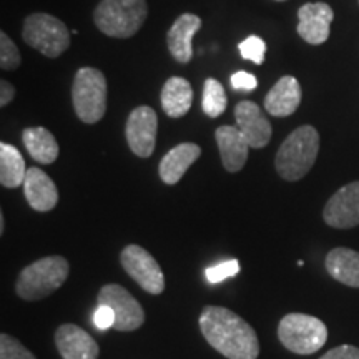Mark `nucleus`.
Listing matches in <instances>:
<instances>
[{"instance_id":"obj_1","label":"nucleus","mask_w":359,"mask_h":359,"mask_svg":"<svg viewBox=\"0 0 359 359\" xmlns=\"http://www.w3.org/2000/svg\"><path fill=\"white\" fill-rule=\"evenodd\" d=\"M200 330L210 346L228 359H257L259 341L255 330L231 309L206 306L200 314Z\"/></svg>"},{"instance_id":"obj_2","label":"nucleus","mask_w":359,"mask_h":359,"mask_svg":"<svg viewBox=\"0 0 359 359\" xmlns=\"http://www.w3.org/2000/svg\"><path fill=\"white\" fill-rule=\"evenodd\" d=\"M320 151V133L311 125H303L288 135L276 154V170L286 182L304 178Z\"/></svg>"},{"instance_id":"obj_3","label":"nucleus","mask_w":359,"mask_h":359,"mask_svg":"<svg viewBox=\"0 0 359 359\" xmlns=\"http://www.w3.org/2000/svg\"><path fill=\"white\" fill-rule=\"evenodd\" d=\"M70 273V264L64 257H45L20 271L17 280V294L27 302L47 298L64 285Z\"/></svg>"},{"instance_id":"obj_4","label":"nucleus","mask_w":359,"mask_h":359,"mask_svg":"<svg viewBox=\"0 0 359 359\" xmlns=\"http://www.w3.org/2000/svg\"><path fill=\"white\" fill-rule=\"evenodd\" d=\"M147 15L145 0H102L93 12V20L109 37L128 39L142 29Z\"/></svg>"},{"instance_id":"obj_5","label":"nucleus","mask_w":359,"mask_h":359,"mask_svg":"<svg viewBox=\"0 0 359 359\" xmlns=\"http://www.w3.org/2000/svg\"><path fill=\"white\" fill-rule=\"evenodd\" d=\"M72 102L83 123L100 122L107 111V79L93 67H82L74 79Z\"/></svg>"},{"instance_id":"obj_6","label":"nucleus","mask_w":359,"mask_h":359,"mask_svg":"<svg viewBox=\"0 0 359 359\" xmlns=\"http://www.w3.org/2000/svg\"><path fill=\"white\" fill-rule=\"evenodd\" d=\"M278 338L291 353L313 354L326 344L327 327L309 314L290 313L278 325Z\"/></svg>"},{"instance_id":"obj_7","label":"nucleus","mask_w":359,"mask_h":359,"mask_svg":"<svg viewBox=\"0 0 359 359\" xmlns=\"http://www.w3.org/2000/svg\"><path fill=\"white\" fill-rule=\"evenodd\" d=\"M22 37L25 43L48 58H57L70 47L67 25L48 13H32L24 22Z\"/></svg>"},{"instance_id":"obj_8","label":"nucleus","mask_w":359,"mask_h":359,"mask_svg":"<svg viewBox=\"0 0 359 359\" xmlns=\"http://www.w3.org/2000/svg\"><path fill=\"white\" fill-rule=\"evenodd\" d=\"M122 266L147 293L161 294L165 276L156 259L140 245H128L122 251Z\"/></svg>"},{"instance_id":"obj_9","label":"nucleus","mask_w":359,"mask_h":359,"mask_svg":"<svg viewBox=\"0 0 359 359\" xmlns=\"http://www.w3.org/2000/svg\"><path fill=\"white\" fill-rule=\"evenodd\" d=\"M98 304H107L115 313L116 331H135L145 323L142 304L120 285H105L98 293Z\"/></svg>"},{"instance_id":"obj_10","label":"nucleus","mask_w":359,"mask_h":359,"mask_svg":"<svg viewBox=\"0 0 359 359\" xmlns=\"http://www.w3.org/2000/svg\"><path fill=\"white\" fill-rule=\"evenodd\" d=\"M156 128H158V118L155 110L147 105L137 107L130 114L125 128L130 150L140 158L151 156L156 143Z\"/></svg>"},{"instance_id":"obj_11","label":"nucleus","mask_w":359,"mask_h":359,"mask_svg":"<svg viewBox=\"0 0 359 359\" xmlns=\"http://www.w3.org/2000/svg\"><path fill=\"white\" fill-rule=\"evenodd\" d=\"M326 224L339 230H348L359 224V182H353L339 188L327 200L323 212Z\"/></svg>"},{"instance_id":"obj_12","label":"nucleus","mask_w":359,"mask_h":359,"mask_svg":"<svg viewBox=\"0 0 359 359\" xmlns=\"http://www.w3.org/2000/svg\"><path fill=\"white\" fill-rule=\"evenodd\" d=\"M298 34L304 42L321 45L330 39L334 12L325 2H308L298 11Z\"/></svg>"},{"instance_id":"obj_13","label":"nucleus","mask_w":359,"mask_h":359,"mask_svg":"<svg viewBox=\"0 0 359 359\" xmlns=\"http://www.w3.org/2000/svg\"><path fill=\"white\" fill-rule=\"evenodd\" d=\"M236 127L251 148H264L271 140V125L255 102H240L235 109Z\"/></svg>"},{"instance_id":"obj_14","label":"nucleus","mask_w":359,"mask_h":359,"mask_svg":"<svg viewBox=\"0 0 359 359\" xmlns=\"http://www.w3.org/2000/svg\"><path fill=\"white\" fill-rule=\"evenodd\" d=\"M55 344L64 359H98L100 354L97 341L87 331L72 323L58 326Z\"/></svg>"},{"instance_id":"obj_15","label":"nucleus","mask_w":359,"mask_h":359,"mask_svg":"<svg viewBox=\"0 0 359 359\" xmlns=\"http://www.w3.org/2000/svg\"><path fill=\"white\" fill-rule=\"evenodd\" d=\"M215 138H217L219 155H222L223 167L226 168V172H240L245 167L246 160H248L250 150V143L246 142L245 135L240 132L238 127L223 125V127L217 128Z\"/></svg>"},{"instance_id":"obj_16","label":"nucleus","mask_w":359,"mask_h":359,"mask_svg":"<svg viewBox=\"0 0 359 359\" xmlns=\"http://www.w3.org/2000/svg\"><path fill=\"white\" fill-rule=\"evenodd\" d=\"M299 103H302V85L291 75H285L264 97V110L269 115L283 118L293 115L298 110Z\"/></svg>"},{"instance_id":"obj_17","label":"nucleus","mask_w":359,"mask_h":359,"mask_svg":"<svg viewBox=\"0 0 359 359\" xmlns=\"http://www.w3.org/2000/svg\"><path fill=\"white\" fill-rule=\"evenodd\" d=\"M24 193L29 205L35 212L45 213L55 208L58 201V191L53 180L43 170L30 168L27 170L24 182Z\"/></svg>"},{"instance_id":"obj_18","label":"nucleus","mask_w":359,"mask_h":359,"mask_svg":"<svg viewBox=\"0 0 359 359\" xmlns=\"http://www.w3.org/2000/svg\"><path fill=\"white\" fill-rule=\"evenodd\" d=\"M201 19L195 13H182L167 35L168 50L178 64H188L193 57L191 40L200 30Z\"/></svg>"},{"instance_id":"obj_19","label":"nucleus","mask_w":359,"mask_h":359,"mask_svg":"<svg viewBox=\"0 0 359 359\" xmlns=\"http://www.w3.org/2000/svg\"><path fill=\"white\" fill-rule=\"evenodd\" d=\"M201 148L195 143H180L173 147L160 161L158 173L161 182L167 185H177L187 170L200 158Z\"/></svg>"},{"instance_id":"obj_20","label":"nucleus","mask_w":359,"mask_h":359,"mask_svg":"<svg viewBox=\"0 0 359 359\" xmlns=\"http://www.w3.org/2000/svg\"><path fill=\"white\" fill-rule=\"evenodd\" d=\"M193 88L187 79L172 77L161 88V109L170 118H182L191 109Z\"/></svg>"},{"instance_id":"obj_21","label":"nucleus","mask_w":359,"mask_h":359,"mask_svg":"<svg viewBox=\"0 0 359 359\" xmlns=\"http://www.w3.org/2000/svg\"><path fill=\"white\" fill-rule=\"evenodd\" d=\"M326 269L336 281L359 288V253L349 248H334L326 257Z\"/></svg>"},{"instance_id":"obj_22","label":"nucleus","mask_w":359,"mask_h":359,"mask_svg":"<svg viewBox=\"0 0 359 359\" xmlns=\"http://www.w3.org/2000/svg\"><path fill=\"white\" fill-rule=\"evenodd\" d=\"M22 140L35 161L42 165H50L58 156V143L55 137L42 127L25 128L22 133Z\"/></svg>"},{"instance_id":"obj_23","label":"nucleus","mask_w":359,"mask_h":359,"mask_svg":"<svg viewBox=\"0 0 359 359\" xmlns=\"http://www.w3.org/2000/svg\"><path fill=\"white\" fill-rule=\"evenodd\" d=\"M27 177L25 161L20 151L8 143H0V183L6 188L24 185Z\"/></svg>"},{"instance_id":"obj_24","label":"nucleus","mask_w":359,"mask_h":359,"mask_svg":"<svg viewBox=\"0 0 359 359\" xmlns=\"http://www.w3.org/2000/svg\"><path fill=\"white\" fill-rule=\"evenodd\" d=\"M226 105L228 98L226 93H224L223 85L217 79H206L203 85V102H201L205 114L210 118H218L226 110Z\"/></svg>"},{"instance_id":"obj_25","label":"nucleus","mask_w":359,"mask_h":359,"mask_svg":"<svg viewBox=\"0 0 359 359\" xmlns=\"http://www.w3.org/2000/svg\"><path fill=\"white\" fill-rule=\"evenodd\" d=\"M238 50H240L241 57H243L245 60L262 65L264 62V53H266V43H264L263 39H259L258 35H250L248 39L240 42Z\"/></svg>"},{"instance_id":"obj_26","label":"nucleus","mask_w":359,"mask_h":359,"mask_svg":"<svg viewBox=\"0 0 359 359\" xmlns=\"http://www.w3.org/2000/svg\"><path fill=\"white\" fill-rule=\"evenodd\" d=\"M0 359H37L19 339L7 333L0 334Z\"/></svg>"},{"instance_id":"obj_27","label":"nucleus","mask_w":359,"mask_h":359,"mask_svg":"<svg viewBox=\"0 0 359 359\" xmlns=\"http://www.w3.org/2000/svg\"><path fill=\"white\" fill-rule=\"evenodd\" d=\"M20 52L6 32L0 34V67L4 70H15L20 65Z\"/></svg>"},{"instance_id":"obj_28","label":"nucleus","mask_w":359,"mask_h":359,"mask_svg":"<svg viewBox=\"0 0 359 359\" xmlns=\"http://www.w3.org/2000/svg\"><path fill=\"white\" fill-rule=\"evenodd\" d=\"M238 271H240V263H238V259H228V262L215 264V266L206 269L205 276L210 283H222L224 280H228V278L236 276Z\"/></svg>"},{"instance_id":"obj_29","label":"nucleus","mask_w":359,"mask_h":359,"mask_svg":"<svg viewBox=\"0 0 359 359\" xmlns=\"http://www.w3.org/2000/svg\"><path fill=\"white\" fill-rule=\"evenodd\" d=\"M230 82L233 90H236V92H253L258 87V79L253 74L245 70L233 74Z\"/></svg>"},{"instance_id":"obj_30","label":"nucleus","mask_w":359,"mask_h":359,"mask_svg":"<svg viewBox=\"0 0 359 359\" xmlns=\"http://www.w3.org/2000/svg\"><path fill=\"white\" fill-rule=\"evenodd\" d=\"M93 325H95L97 330L105 331L110 330V327L115 326V313L114 309L107 304H98V308L93 313Z\"/></svg>"},{"instance_id":"obj_31","label":"nucleus","mask_w":359,"mask_h":359,"mask_svg":"<svg viewBox=\"0 0 359 359\" xmlns=\"http://www.w3.org/2000/svg\"><path fill=\"white\" fill-rule=\"evenodd\" d=\"M320 359H359V349L351 344H343V346L330 349Z\"/></svg>"},{"instance_id":"obj_32","label":"nucleus","mask_w":359,"mask_h":359,"mask_svg":"<svg viewBox=\"0 0 359 359\" xmlns=\"http://www.w3.org/2000/svg\"><path fill=\"white\" fill-rule=\"evenodd\" d=\"M13 97H15V88H13V85L11 82H7V80H2V82H0V107H7L8 103L13 100Z\"/></svg>"},{"instance_id":"obj_33","label":"nucleus","mask_w":359,"mask_h":359,"mask_svg":"<svg viewBox=\"0 0 359 359\" xmlns=\"http://www.w3.org/2000/svg\"><path fill=\"white\" fill-rule=\"evenodd\" d=\"M4 228H6V222H4V215H0V233H4Z\"/></svg>"},{"instance_id":"obj_34","label":"nucleus","mask_w":359,"mask_h":359,"mask_svg":"<svg viewBox=\"0 0 359 359\" xmlns=\"http://www.w3.org/2000/svg\"><path fill=\"white\" fill-rule=\"evenodd\" d=\"M278 2H283V0H278Z\"/></svg>"}]
</instances>
